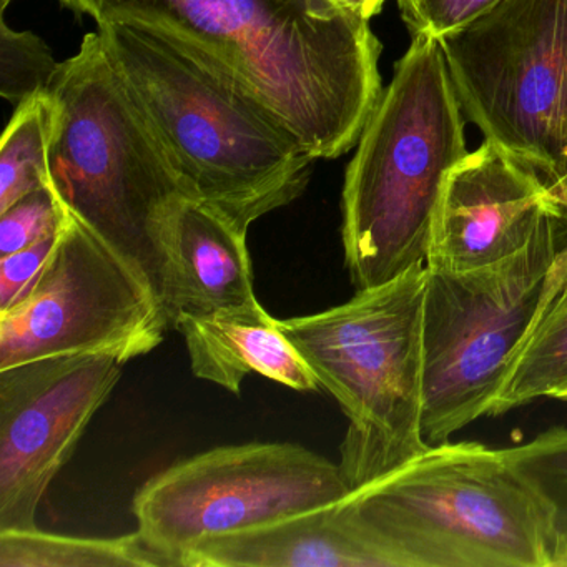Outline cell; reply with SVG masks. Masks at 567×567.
I'll list each match as a JSON object with an SVG mask.
<instances>
[{
    "label": "cell",
    "mask_w": 567,
    "mask_h": 567,
    "mask_svg": "<svg viewBox=\"0 0 567 567\" xmlns=\"http://www.w3.org/2000/svg\"><path fill=\"white\" fill-rule=\"evenodd\" d=\"M48 99L51 187L142 275L168 317L172 227L194 198L99 32L85 35L78 54L59 65Z\"/></svg>",
    "instance_id": "3957f363"
},
{
    "label": "cell",
    "mask_w": 567,
    "mask_h": 567,
    "mask_svg": "<svg viewBox=\"0 0 567 567\" xmlns=\"http://www.w3.org/2000/svg\"><path fill=\"white\" fill-rule=\"evenodd\" d=\"M440 45L486 141L543 178L567 171V0H501Z\"/></svg>",
    "instance_id": "ba28073f"
},
{
    "label": "cell",
    "mask_w": 567,
    "mask_h": 567,
    "mask_svg": "<svg viewBox=\"0 0 567 567\" xmlns=\"http://www.w3.org/2000/svg\"><path fill=\"white\" fill-rule=\"evenodd\" d=\"M105 354L0 370V533L38 529L39 506L122 377Z\"/></svg>",
    "instance_id": "8fae6325"
},
{
    "label": "cell",
    "mask_w": 567,
    "mask_h": 567,
    "mask_svg": "<svg viewBox=\"0 0 567 567\" xmlns=\"http://www.w3.org/2000/svg\"><path fill=\"white\" fill-rule=\"evenodd\" d=\"M12 0H0V6H2V12L8 9V6L11 4Z\"/></svg>",
    "instance_id": "484cf974"
},
{
    "label": "cell",
    "mask_w": 567,
    "mask_h": 567,
    "mask_svg": "<svg viewBox=\"0 0 567 567\" xmlns=\"http://www.w3.org/2000/svg\"><path fill=\"white\" fill-rule=\"evenodd\" d=\"M341 504L393 567H550L546 511L504 450L444 441Z\"/></svg>",
    "instance_id": "5b68a950"
},
{
    "label": "cell",
    "mask_w": 567,
    "mask_h": 567,
    "mask_svg": "<svg viewBox=\"0 0 567 567\" xmlns=\"http://www.w3.org/2000/svg\"><path fill=\"white\" fill-rule=\"evenodd\" d=\"M171 328L142 275L69 212L34 284L0 311V370L65 354L127 363L154 351Z\"/></svg>",
    "instance_id": "30bf717a"
},
{
    "label": "cell",
    "mask_w": 567,
    "mask_h": 567,
    "mask_svg": "<svg viewBox=\"0 0 567 567\" xmlns=\"http://www.w3.org/2000/svg\"><path fill=\"white\" fill-rule=\"evenodd\" d=\"M544 182H546L554 200L559 205L564 221L567 224V171L556 177L544 178Z\"/></svg>",
    "instance_id": "d4e9b609"
},
{
    "label": "cell",
    "mask_w": 567,
    "mask_h": 567,
    "mask_svg": "<svg viewBox=\"0 0 567 567\" xmlns=\"http://www.w3.org/2000/svg\"><path fill=\"white\" fill-rule=\"evenodd\" d=\"M69 210L54 188L44 187L25 195L0 212V257L24 250L49 235L59 234Z\"/></svg>",
    "instance_id": "44dd1931"
},
{
    "label": "cell",
    "mask_w": 567,
    "mask_h": 567,
    "mask_svg": "<svg viewBox=\"0 0 567 567\" xmlns=\"http://www.w3.org/2000/svg\"><path fill=\"white\" fill-rule=\"evenodd\" d=\"M181 567H393L343 504L195 544Z\"/></svg>",
    "instance_id": "4fadbf2b"
},
{
    "label": "cell",
    "mask_w": 567,
    "mask_h": 567,
    "mask_svg": "<svg viewBox=\"0 0 567 567\" xmlns=\"http://www.w3.org/2000/svg\"><path fill=\"white\" fill-rule=\"evenodd\" d=\"M334 2L353 12V14L371 21L374 16L380 14L386 0H334Z\"/></svg>",
    "instance_id": "cb8c5ba5"
},
{
    "label": "cell",
    "mask_w": 567,
    "mask_h": 567,
    "mask_svg": "<svg viewBox=\"0 0 567 567\" xmlns=\"http://www.w3.org/2000/svg\"><path fill=\"white\" fill-rule=\"evenodd\" d=\"M61 231L42 238L24 250L0 257V311L8 310L34 284L48 264Z\"/></svg>",
    "instance_id": "603a6c76"
},
{
    "label": "cell",
    "mask_w": 567,
    "mask_h": 567,
    "mask_svg": "<svg viewBox=\"0 0 567 567\" xmlns=\"http://www.w3.org/2000/svg\"><path fill=\"white\" fill-rule=\"evenodd\" d=\"M501 0H398L411 38L426 35L440 41L444 35L464 28Z\"/></svg>",
    "instance_id": "7402d4cb"
},
{
    "label": "cell",
    "mask_w": 567,
    "mask_h": 567,
    "mask_svg": "<svg viewBox=\"0 0 567 567\" xmlns=\"http://www.w3.org/2000/svg\"><path fill=\"white\" fill-rule=\"evenodd\" d=\"M543 398L567 401V241L550 265L533 320L511 354L487 416Z\"/></svg>",
    "instance_id": "2e32d148"
},
{
    "label": "cell",
    "mask_w": 567,
    "mask_h": 567,
    "mask_svg": "<svg viewBox=\"0 0 567 567\" xmlns=\"http://www.w3.org/2000/svg\"><path fill=\"white\" fill-rule=\"evenodd\" d=\"M350 494L340 464L293 443L214 447L142 484L134 514L142 536L181 567L202 540L333 506Z\"/></svg>",
    "instance_id": "9c48e42d"
},
{
    "label": "cell",
    "mask_w": 567,
    "mask_h": 567,
    "mask_svg": "<svg viewBox=\"0 0 567 567\" xmlns=\"http://www.w3.org/2000/svg\"><path fill=\"white\" fill-rule=\"evenodd\" d=\"M194 45L313 158L357 147L381 94L370 21L334 0H59Z\"/></svg>",
    "instance_id": "6da1fadb"
},
{
    "label": "cell",
    "mask_w": 567,
    "mask_h": 567,
    "mask_svg": "<svg viewBox=\"0 0 567 567\" xmlns=\"http://www.w3.org/2000/svg\"><path fill=\"white\" fill-rule=\"evenodd\" d=\"M172 328L182 317L255 303L247 235L195 200H185L171 234Z\"/></svg>",
    "instance_id": "9a60e30c"
},
{
    "label": "cell",
    "mask_w": 567,
    "mask_h": 567,
    "mask_svg": "<svg viewBox=\"0 0 567 567\" xmlns=\"http://www.w3.org/2000/svg\"><path fill=\"white\" fill-rule=\"evenodd\" d=\"M51 49L34 32H18L0 21V95L14 107L44 94L59 69Z\"/></svg>",
    "instance_id": "ffe728a7"
},
{
    "label": "cell",
    "mask_w": 567,
    "mask_h": 567,
    "mask_svg": "<svg viewBox=\"0 0 567 567\" xmlns=\"http://www.w3.org/2000/svg\"><path fill=\"white\" fill-rule=\"evenodd\" d=\"M504 453L546 511L550 567H567V427H549Z\"/></svg>",
    "instance_id": "d6986e66"
},
{
    "label": "cell",
    "mask_w": 567,
    "mask_h": 567,
    "mask_svg": "<svg viewBox=\"0 0 567 567\" xmlns=\"http://www.w3.org/2000/svg\"><path fill=\"white\" fill-rule=\"evenodd\" d=\"M426 265L320 313L278 320L350 420L340 467L351 491L426 451L423 303Z\"/></svg>",
    "instance_id": "8992f818"
},
{
    "label": "cell",
    "mask_w": 567,
    "mask_h": 567,
    "mask_svg": "<svg viewBox=\"0 0 567 567\" xmlns=\"http://www.w3.org/2000/svg\"><path fill=\"white\" fill-rule=\"evenodd\" d=\"M559 214L539 172L484 141L444 182L426 267L471 271L523 250L547 215Z\"/></svg>",
    "instance_id": "7c38bea8"
},
{
    "label": "cell",
    "mask_w": 567,
    "mask_h": 567,
    "mask_svg": "<svg viewBox=\"0 0 567 567\" xmlns=\"http://www.w3.org/2000/svg\"><path fill=\"white\" fill-rule=\"evenodd\" d=\"M97 28L195 202L247 235L258 218L303 195L317 158L194 45L137 21Z\"/></svg>",
    "instance_id": "7a4b0ae2"
},
{
    "label": "cell",
    "mask_w": 567,
    "mask_h": 567,
    "mask_svg": "<svg viewBox=\"0 0 567 567\" xmlns=\"http://www.w3.org/2000/svg\"><path fill=\"white\" fill-rule=\"evenodd\" d=\"M0 567H174L141 530L118 537H75L41 527L0 533Z\"/></svg>",
    "instance_id": "e0dca14e"
},
{
    "label": "cell",
    "mask_w": 567,
    "mask_h": 567,
    "mask_svg": "<svg viewBox=\"0 0 567 567\" xmlns=\"http://www.w3.org/2000/svg\"><path fill=\"white\" fill-rule=\"evenodd\" d=\"M466 155L463 109L443 49L416 35L344 174L341 240L357 291L426 265L444 182Z\"/></svg>",
    "instance_id": "277c9868"
},
{
    "label": "cell",
    "mask_w": 567,
    "mask_h": 567,
    "mask_svg": "<svg viewBox=\"0 0 567 567\" xmlns=\"http://www.w3.org/2000/svg\"><path fill=\"white\" fill-rule=\"evenodd\" d=\"M51 105L48 92L16 107L0 144V212L25 195L51 187Z\"/></svg>",
    "instance_id": "ac0fdd59"
},
{
    "label": "cell",
    "mask_w": 567,
    "mask_h": 567,
    "mask_svg": "<svg viewBox=\"0 0 567 567\" xmlns=\"http://www.w3.org/2000/svg\"><path fill=\"white\" fill-rule=\"evenodd\" d=\"M564 228L563 215H547L523 250L480 270L426 267L421 434L427 446L489 413L567 241Z\"/></svg>",
    "instance_id": "52a82bcc"
},
{
    "label": "cell",
    "mask_w": 567,
    "mask_h": 567,
    "mask_svg": "<svg viewBox=\"0 0 567 567\" xmlns=\"http://www.w3.org/2000/svg\"><path fill=\"white\" fill-rule=\"evenodd\" d=\"M174 330L187 344L192 371L234 394L257 373L297 391L320 388L307 361L290 343L277 318L258 301L207 315L182 317Z\"/></svg>",
    "instance_id": "5bb4252c"
}]
</instances>
